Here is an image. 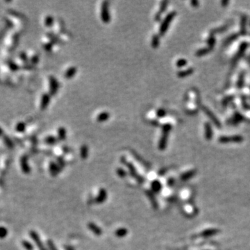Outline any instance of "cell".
I'll return each mask as SVG.
<instances>
[{
    "label": "cell",
    "instance_id": "obj_15",
    "mask_svg": "<svg viewBox=\"0 0 250 250\" xmlns=\"http://www.w3.org/2000/svg\"><path fill=\"white\" fill-rule=\"evenodd\" d=\"M151 188H152V190L153 192L157 193L160 192L161 189H162V185H161V182L159 181L158 180H154L152 182Z\"/></svg>",
    "mask_w": 250,
    "mask_h": 250
},
{
    "label": "cell",
    "instance_id": "obj_48",
    "mask_svg": "<svg viewBox=\"0 0 250 250\" xmlns=\"http://www.w3.org/2000/svg\"><path fill=\"white\" fill-rule=\"evenodd\" d=\"M229 3V1H222L221 2V4L222 5V6H226Z\"/></svg>",
    "mask_w": 250,
    "mask_h": 250
},
{
    "label": "cell",
    "instance_id": "obj_37",
    "mask_svg": "<svg viewBox=\"0 0 250 250\" xmlns=\"http://www.w3.org/2000/svg\"><path fill=\"white\" fill-rule=\"evenodd\" d=\"M57 161H58V166H59V167L62 170L65 167V166H66V162H65V160L63 157H58L57 159Z\"/></svg>",
    "mask_w": 250,
    "mask_h": 250
},
{
    "label": "cell",
    "instance_id": "obj_13",
    "mask_svg": "<svg viewBox=\"0 0 250 250\" xmlns=\"http://www.w3.org/2000/svg\"><path fill=\"white\" fill-rule=\"evenodd\" d=\"M204 131H205V138L206 140H210L213 138V129H212L211 123L206 122L204 124Z\"/></svg>",
    "mask_w": 250,
    "mask_h": 250
},
{
    "label": "cell",
    "instance_id": "obj_51",
    "mask_svg": "<svg viewBox=\"0 0 250 250\" xmlns=\"http://www.w3.org/2000/svg\"><path fill=\"white\" fill-rule=\"evenodd\" d=\"M1 133H2V131H1V128H0V136H1Z\"/></svg>",
    "mask_w": 250,
    "mask_h": 250
},
{
    "label": "cell",
    "instance_id": "obj_24",
    "mask_svg": "<svg viewBox=\"0 0 250 250\" xmlns=\"http://www.w3.org/2000/svg\"><path fill=\"white\" fill-rule=\"evenodd\" d=\"M77 69L74 68V67H72V68H69L68 70L66 71V74H65V77L68 79H70L71 77H72L74 75L76 74Z\"/></svg>",
    "mask_w": 250,
    "mask_h": 250
},
{
    "label": "cell",
    "instance_id": "obj_9",
    "mask_svg": "<svg viewBox=\"0 0 250 250\" xmlns=\"http://www.w3.org/2000/svg\"><path fill=\"white\" fill-rule=\"evenodd\" d=\"M247 46H248V43H247V42H243V43L240 44L238 51V52H237L236 56H235L234 58V63H236L237 60L239 59V58L242 57L243 54L245 53V50H246V49L247 48Z\"/></svg>",
    "mask_w": 250,
    "mask_h": 250
},
{
    "label": "cell",
    "instance_id": "obj_11",
    "mask_svg": "<svg viewBox=\"0 0 250 250\" xmlns=\"http://www.w3.org/2000/svg\"><path fill=\"white\" fill-rule=\"evenodd\" d=\"M147 197H148L149 199H150L151 204H152V207L154 208V209H157L159 207L158 205V201L156 200V196H155L154 193L151 190H146L145 191Z\"/></svg>",
    "mask_w": 250,
    "mask_h": 250
},
{
    "label": "cell",
    "instance_id": "obj_32",
    "mask_svg": "<svg viewBox=\"0 0 250 250\" xmlns=\"http://www.w3.org/2000/svg\"><path fill=\"white\" fill-rule=\"evenodd\" d=\"M133 155L134 156V157H135V158L136 159V160H137L138 162H140V163H141L142 165H143L144 166H148L147 163L145 161L143 160V159H142L140 156H138V154H136V152H133Z\"/></svg>",
    "mask_w": 250,
    "mask_h": 250
},
{
    "label": "cell",
    "instance_id": "obj_41",
    "mask_svg": "<svg viewBox=\"0 0 250 250\" xmlns=\"http://www.w3.org/2000/svg\"><path fill=\"white\" fill-rule=\"evenodd\" d=\"M156 115L159 117H163L166 115V111H165L163 108H160L157 111Z\"/></svg>",
    "mask_w": 250,
    "mask_h": 250
},
{
    "label": "cell",
    "instance_id": "obj_6",
    "mask_svg": "<svg viewBox=\"0 0 250 250\" xmlns=\"http://www.w3.org/2000/svg\"><path fill=\"white\" fill-rule=\"evenodd\" d=\"M20 167L22 172L24 174H28L31 172V167L29 165L28 157L26 155H24L20 159Z\"/></svg>",
    "mask_w": 250,
    "mask_h": 250
},
{
    "label": "cell",
    "instance_id": "obj_7",
    "mask_svg": "<svg viewBox=\"0 0 250 250\" xmlns=\"http://www.w3.org/2000/svg\"><path fill=\"white\" fill-rule=\"evenodd\" d=\"M108 197V193L104 188H100L99 190L98 195L94 199V202L96 204H102L106 201Z\"/></svg>",
    "mask_w": 250,
    "mask_h": 250
},
{
    "label": "cell",
    "instance_id": "obj_22",
    "mask_svg": "<svg viewBox=\"0 0 250 250\" xmlns=\"http://www.w3.org/2000/svg\"><path fill=\"white\" fill-rule=\"evenodd\" d=\"M80 156L82 159H86L88 156V148L86 145H83L80 150Z\"/></svg>",
    "mask_w": 250,
    "mask_h": 250
},
{
    "label": "cell",
    "instance_id": "obj_26",
    "mask_svg": "<svg viewBox=\"0 0 250 250\" xmlns=\"http://www.w3.org/2000/svg\"><path fill=\"white\" fill-rule=\"evenodd\" d=\"M207 43L208 45H209V47L211 48V49H213L215 44V38L213 34H211L209 37V38L207 40Z\"/></svg>",
    "mask_w": 250,
    "mask_h": 250
},
{
    "label": "cell",
    "instance_id": "obj_1",
    "mask_svg": "<svg viewBox=\"0 0 250 250\" xmlns=\"http://www.w3.org/2000/svg\"><path fill=\"white\" fill-rule=\"evenodd\" d=\"M120 162L121 163H122L125 165L127 166V167L128 168V170H129V174H131V176L133 177V178H135V179L139 183V184H143L145 182V179L144 178L142 177V176L139 174L137 172V170H136V167H134V165L132 164V163L128 162V161L126 160V159L125 157H121L120 159Z\"/></svg>",
    "mask_w": 250,
    "mask_h": 250
},
{
    "label": "cell",
    "instance_id": "obj_20",
    "mask_svg": "<svg viewBox=\"0 0 250 250\" xmlns=\"http://www.w3.org/2000/svg\"><path fill=\"white\" fill-rule=\"evenodd\" d=\"M50 81V86H51V90L52 93H55L57 91L58 88V83L56 81V79H54L53 77H51L49 79Z\"/></svg>",
    "mask_w": 250,
    "mask_h": 250
},
{
    "label": "cell",
    "instance_id": "obj_36",
    "mask_svg": "<svg viewBox=\"0 0 250 250\" xmlns=\"http://www.w3.org/2000/svg\"><path fill=\"white\" fill-rule=\"evenodd\" d=\"M47 245L49 250H58L57 247H56L55 244H54V243L52 240H50V239H49V240L47 241Z\"/></svg>",
    "mask_w": 250,
    "mask_h": 250
},
{
    "label": "cell",
    "instance_id": "obj_40",
    "mask_svg": "<svg viewBox=\"0 0 250 250\" xmlns=\"http://www.w3.org/2000/svg\"><path fill=\"white\" fill-rule=\"evenodd\" d=\"M172 129V126L170 125V124H165L162 127V130H163V132H165V133H169V132L170 131V130Z\"/></svg>",
    "mask_w": 250,
    "mask_h": 250
},
{
    "label": "cell",
    "instance_id": "obj_4",
    "mask_svg": "<svg viewBox=\"0 0 250 250\" xmlns=\"http://www.w3.org/2000/svg\"><path fill=\"white\" fill-rule=\"evenodd\" d=\"M243 137L240 135L233 136H221L219 138V142L221 143H227V142H241L243 141Z\"/></svg>",
    "mask_w": 250,
    "mask_h": 250
},
{
    "label": "cell",
    "instance_id": "obj_35",
    "mask_svg": "<svg viewBox=\"0 0 250 250\" xmlns=\"http://www.w3.org/2000/svg\"><path fill=\"white\" fill-rule=\"evenodd\" d=\"M243 120H244V117H243V115H241L240 113H235L234 120H233V122H234H234H236L238 123L239 122L243 121Z\"/></svg>",
    "mask_w": 250,
    "mask_h": 250
},
{
    "label": "cell",
    "instance_id": "obj_50",
    "mask_svg": "<svg viewBox=\"0 0 250 250\" xmlns=\"http://www.w3.org/2000/svg\"><path fill=\"white\" fill-rule=\"evenodd\" d=\"M63 151L66 153L69 152V149H68V147H63Z\"/></svg>",
    "mask_w": 250,
    "mask_h": 250
},
{
    "label": "cell",
    "instance_id": "obj_18",
    "mask_svg": "<svg viewBox=\"0 0 250 250\" xmlns=\"http://www.w3.org/2000/svg\"><path fill=\"white\" fill-rule=\"evenodd\" d=\"M128 234V230L126 228H119L115 232V236L117 238H124Z\"/></svg>",
    "mask_w": 250,
    "mask_h": 250
},
{
    "label": "cell",
    "instance_id": "obj_27",
    "mask_svg": "<svg viewBox=\"0 0 250 250\" xmlns=\"http://www.w3.org/2000/svg\"><path fill=\"white\" fill-rule=\"evenodd\" d=\"M58 138H59L60 140H64L66 138V129H64L63 127H60L59 129H58Z\"/></svg>",
    "mask_w": 250,
    "mask_h": 250
},
{
    "label": "cell",
    "instance_id": "obj_49",
    "mask_svg": "<svg viewBox=\"0 0 250 250\" xmlns=\"http://www.w3.org/2000/svg\"><path fill=\"white\" fill-rule=\"evenodd\" d=\"M66 250H74V247H72V246H70V245H68V246H67L66 247Z\"/></svg>",
    "mask_w": 250,
    "mask_h": 250
},
{
    "label": "cell",
    "instance_id": "obj_44",
    "mask_svg": "<svg viewBox=\"0 0 250 250\" xmlns=\"http://www.w3.org/2000/svg\"><path fill=\"white\" fill-rule=\"evenodd\" d=\"M53 24V18L51 16H47L45 19V24L47 26H51Z\"/></svg>",
    "mask_w": 250,
    "mask_h": 250
},
{
    "label": "cell",
    "instance_id": "obj_17",
    "mask_svg": "<svg viewBox=\"0 0 250 250\" xmlns=\"http://www.w3.org/2000/svg\"><path fill=\"white\" fill-rule=\"evenodd\" d=\"M247 16L243 15L241 18V22H240V33L241 35H245L247 33Z\"/></svg>",
    "mask_w": 250,
    "mask_h": 250
},
{
    "label": "cell",
    "instance_id": "obj_5",
    "mask_svg": "<svg viewBox=\"0 0 250 250\" xmlns=\"http://www.w3.org/2000/svg\"><path fill=\"white\" fill-rule=\"evenodd\" d=\"M202 110L216 127L218 128H221V123H220V120L217 118V117L214 115V113L212 112L211 110H209V109L206 106H202Z\"/></svg>",
    "mask_w": 250,
    "mask_h": 250
},
{
    "label": "cell",
    "instance_id": "obj_23",
    "mask_svg": "<svg viewBox=\"0 0 250 250\" xmlns=\"http://www.w3.org/2000/svg\"><path fill=\"white\" fill-rule=\"evenodd\" d=\"M245 83V74L244 72H241L240 74L239 75L238 82H237V86L239 89H241L244 86Z\"/></svg>",
    "mask_w": 250,
    "mask_h": 250
},
{
    "label": "cell",
    "instance_id": "obj_10",
    "mask_svg": "<svg viewBox=\"0 0 250 250\" xmlns=\"http://www.w3.org/2000/svg\"><path fill=\"white\" fill-rule=\"evenodd\" d=\"M88 228L93 233L97 236H100L102 235V230L100 226H98L96 224L90 222L88 224Z\"/></svg>",
    "mask_w": 250,
    "mask_h": 250
},
{
    "label": "cell",
    "instance_id": "obj_12",
    "mask_svg": "<svg viewBox=\"0 0 250 250\" xmlns=\"http://www.w3.org/2000/svg\"><path fill=\"white\" fill-rule=\"evenodd\" d=\"M168 133L163 132V135L161 136L160 140L159 142V148L160 150H164L167 146V138H168Z\"/></svg>",
    "mask_w": 250,
    "mask_h": 250
},
{
    "label": "cell",
    "instance_id": "obj_14",
    "mask_svg": "<svg viewBox=\"0 0 250 250\" xmlns=\"http://www.w3.org/2000/svg\"><path fill=\"white\" fill-rule=\"evenodd\" d=\"M60 170L61 169L58 166V164H56V163L52 162L50 163L49 164V172L50 174L52 176H57L58 174L60 173Z\"/></svg>",
    "mask_w": 250,
    "mask_h": 250
},
{
    "label": "cell",
    "instance_id": "obj_42",
    "mask_svg": "<svg viewBox=\"0 0 250 250\" xmlns=\"http://www.w3.org/2000/svg\"><path fill=\"white\" fill-rule=\"evenodd\" d=\"M233 99H234V96H228L226 97L222 100V104H223L224 106H226L228 103H229L231 101H232Z\"/></svg>",
    "mask_w": 250,
    "mask_h": 250
},
{
    "label": "cell",
    "instance_id": "obj_43",
    "mask_svg": "<svg viewBox=\"0 0 250 250\" xmlns=\"http://www.w3.org/2000/svg\"><path fill=\"white\" fill-rule=\"evenodd\" d=\"M25 129V125L24 123H19L16 126V130H18L19 132L24 131Z\"/></svg>",
    "mask_w": 250,
    "mask_h": 250
},
{
    "label": "cell",
    "instance_id": "obj_16",
    "mask_svg": "<svg viewBox=\"0 0 250 250\" xmlns=\"http://www.w3.org/2000/svg\"><path fill=\"white\" fill-rule=\"evenodd\" d=\"M193 72H194V68H189L186 69V70L179 71V72L177 73V76L180 77V78H184V77L190 76V75L192 74Z\"/></svg>",
    "mask_w": 250,
    "mask_h": 250
},
{
    "label": "cell",
    "instance_id": "obj_8",
    "mask_svg": "<svg viewBox=\"0 0 250 250\" xmlns=\"http://www.w3.org/2000/svg\"><path fill=\"white\" fill-rule=\"evenodd\" d=\"M102 20L105 23H108L110 20V16H109L108 8V2L105 1L103 3L102 6Z\"/></svg>",
    "mask_w": 250,
    "mask_h": 250
},
{
    "label": "cell",
    "instance_id": "obj_45",
    "mask_svg": "<svg viewBox=\"0 0 250 250\" xmlns=\"http://www.w3.org/2000/svg\"><path fill=\"white\" fill-rule=\"evenodd\" d=\"M4 142H5V143L6 145H7L9 148H12L13 147V142L10 140L9 138L6 137L5 139H4Z\"/></svg>",
    "mask_w": 250,
    "mask_h": 250
},
{
    "label": "cell",
    "instance_id": "obj_38",
    "mask_svg": "<svg viewBox=\"0 0 250 250\" xmlns=\"http://www.w3.org/2000/svg\"><path fill=\"white\" fill-rule=\"evenodd\" d=\"M238 36V34H233L232 35H230V37L229 38H227V40L226 41L225 44L226 45H227V44H229L232 43V42L236 41Z\"/></svg>",
    "mask_w": 250,
    "mask_h": 250
},
{
    "label": "cell",
    "instance_id": "obj_25",
    "mask_svg": "<svg viewBox=\"0 0 250 250\" xmlns=\"http://www.w3.org/2000/svg\"><path fill=\"white\" fill-rule=\"evenodd\" d=\"M108 118H109V113L107 112H104V113H100V114L98 115L97 119V121L99 122H104V121L107 120Z\"/></svg>",
    "mask_w": 250,
    "mask_h": 250
},
{
    "label": "cell",
    "instance_id": "obj_33",
    "mask_svg": "<svg viewBox=\"0 0 250 250\" xmlns=\"http://www.w3.org/2000/svg\"><path fill=\"white\" fill-rule=\"evenodd\" d=\"M116 172H117V174L118 175L120 178H125L127 176V172L124 169L122 168H117V170H116Z\"/></svg>",
    "mask_w": 250,
    "mask_h": 250
},
{
    "label": "cell",
    "instance_id": "obj_2",
    "mask_svg": "<svg viewBox=\"0 0 250 250\" xmlns=\"http://www.w3.org/2000/svg\"><path fill=\"white\" fill-rule=\"evenodd\" d=\"M176 14V13L175 11H172L169 13L167 14V15L165 17L164 20H163L162 23H161V27H160V29H159V33H160L161 35H163L166 32L167 30L168 29V27H169L170 23L172 20H173V19L174 18V17H175Z\"/></svg>",
    "mask_w": 250,
    "mask_h": 250
},
{
    "label": "cell",
    "instance_id": "obj_39",
    "mask_svg": "<svg viewBox=\"0 0 250 250\" xmlns=\"http://www.w3.org/2000/svg\"><path fill=\"white\" fill-rule=\"evenodd\" d=\"M167 4H168V1H162V2H161L160 10H159V13H160L161 14H162L165 11V9L167 8Z\"/></svg>",
    "mask_w": 250,
    "mask_h": 250
},
{
    "label": "cell",
    "instance_id": "obj_30",
    "mask_svg": "<svg viewBox=\"0 0 250 250\" xmlns=\"http://www.w3.org/2000/svg\"><path fill=\"white\" fill-rule=\"evenodd\" d=\"M8 236V229L4 226H0V239L5 238Z\"/></svg>",
    "mask_w": 250,
    "mask_h": 250
},
{
    "label": "cell",
    "instance_id": "obj_46",
    "mask_svg": "<svg viewBox=\"0 0 250 250\" xmlns=\"http://www.w3.org/2000/svg\"><path fill=\"white\" fill-rule=\"evenodd\" d=\"M191 4H192V6L193 7L195 8H197L199 6V1H196V0H193V1H191Z\"/></svg>",
    "mask_w": 250,
    "mask_h": 250
},
{
    "label": "cell",
    "instance_id": "obj_21",
    "mask_svg": "<svg viewBox=\"0 0 250 250\" xmlns=\"http://www.w3.org/2000/svg\"><path fill=\"white\" fill-rule=\"evenodd\" d=\"M49 95L47 94H44L43 96V97H42V100H41V108L42 109H45L46 108V107L47 106V105L49 104Z\"/></svg>",
    "mask_w": 250,
    "mask_h": 250
},
{
    "label": "cell",
    "instance_id": "obj_28",
    "mask_svg": "<svg viewBox=\"0 0 250 250\" xmlns=\"http://www.w3.org/2000/svg\"><path fill=\"white\" fill-rule=\"evenodd\" d=\"M152 45L154 48L158 47L159 45V36L158 35H154L152 40Z\"/></svg>",
    "mask_w": 250,
    "mask_h": 250
},
{
    "label": "cell",
    "instance_id": "obj_31",
    "mask_svg": "<svg viewBox=\"0 0 250 250\" xmlns=\"http://www.w3.org/2000/svg\"><path fill=\"white\" fill-rule=\"evenodd\" d=\"M187 63H188V62H187V60L185 58H180V59H178L176 61V66L178 67V68H182V67L186 66Z\"/></svg>",
    "mask_w": 250,
    "mask_h": 250
},
{
    "label": "cell",
    "instance_id": "obj_29",
    "mask_svg": "<svg viewBox=\"0 0 250 250\" xmlns=\"http://www.w3.org/2000/svg\"><path fill=\"white\" fill-rule=\"evenodd\" d=\"M22 245L24 248L26 250H33V246L30 242L27 240H23Z\"/></svg>",
    "mask_w": 250,
    "mask_h": 250
},
{
    "label": "cell",
    "instance_id": "obj_47",
    "mask_svg": "<svg viewBox=\"0 0 250 250\" xmlns=\"http://www.w3.org/2000/svg\"><path fill=\"white\" fill-rule=\"evenodd\" d=\"M226 29V27H220V29H215V30H213V31H212V32H214V33H216V32H220V31H224V30H225Z\"/></svg>",
    "mask_w": 250,
    "mask_h": 250
},
{
    "label": "cell",
    "instance_id": "obj_34",
    "mask_svg": "<svg viewBox=\"0 0 250 250\" xmlns=\"http://www.w3.org/2000/svg\"><path fill=\"white\" fill-rule=\"evenodd\" d=\"M45 142L48 145H54L56 142V139L53 136H48L45 139Z\"/></svg>",
    "mask_w": 250,
    "mask_h": 250
},
{
    "label": "cell",
    "instance_id": "obj_19",
    "mask_svg": "<svg viewBox=\"0 0 250 250\" xmlns=\"http://www.w3.org/2000/svg\"><path fill=\"white\" fill-rule=\"evenodd\" d=\"M211 50L212 49L209 48V47L201 48V49H198L196 52H195V55H196L197 57H200V56H203L204 55H206V54L209 53Z\"/></svg>",
    "mask_w": 250,
    "mask_h": 250
},
{
    "label": "cell",
    "instance_id": "obj_3",
    "mask_svg": "<svg viewBox=\"0 0 250 250\" xmlns=\"http://www.w3.org/2000/svg\"><path fill=\"white\" fill-rule=\"evenodd\" d=\"M29 235H30L31 239H32L33 242L35 243V244L36 245V247L38 248L39 250H47V248L45 247V245H44L43 243L42 242L41 237H40V236L36 232L31 230L30 231V232H29Z\"/></svg>",
    "mask_w": 250,
    "mask_h": 250
}]
</instances>
